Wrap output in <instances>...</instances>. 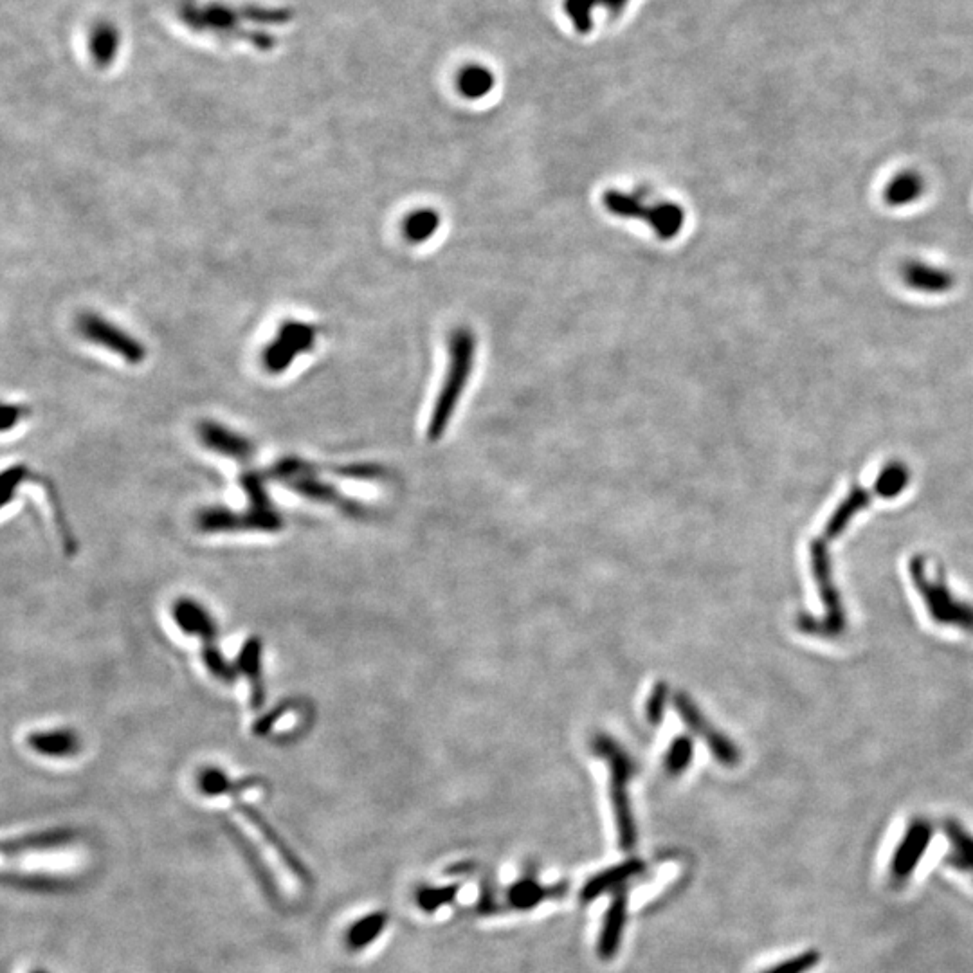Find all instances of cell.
<instances>
[{
	"label": "cell",
	"instance_id": "cell-1",
	"mask_svg": "<svg viewBox=\"0 0 973 973\" xmlns=\"http://www.w3.org/2000/svg\"><path fill=\"white\" fill-rule=\"evenodd\" d=\"M476 357V339L467 328H458L449 337V364L446 377L438 390L437 402L431 411L428 424V438L437 442L446 433L449 422L455 415L456 406L464 395L467 382L473 373Z\"/></svg>",
	"mask_w": 973,
	"mask_h": 973
},
{
	"label": "cell",
	"instance_id": "cell-2",
	"mask_svg": "<svg viewBox=\"0 0 973 973\" xmlns=\"http://www.w3.org/2000/svg\"><path fill=\"white\" fill-rule=\"evenodd\" d=\"M810 563L813 579L819 588L820 601L826 608V615L822 619H817L810 613H801L795 619V626L801 633L810 637H838L846 631L847 617L842 597L833 579V566L829 557L828 543L824 537H817L811 541Z\"/></svg>",
	"mask_w": 973,
	"mask_h": 973
},
{
	"label": "cell",
	"instance_id": "cell-3",
	"mask_svg": "<svg viewBox=\"0 0 973 973\" xmlns=\"http://www.w3.org/2000/svg\"><path fill=\"white\" fill-rule=\"evenodd\" d=\"M910 579L914 588L921 595V601L927 608L930 619L939 626L961 629L966 633H973V606L968 602L959 601L950 588L946 586L943 577L930 579L927 573V561L921 555H914L909 563Z\"/></svg>",
	"mask_w": 973,
	"mask_h": 973
},
{
	"label": "cell",
	"instance_id": "cell-4",
	"mask_svg": "<svg viewBox=\"0 0 973 973\" xmlns=\"http://www.w3.org/2000/svg\"><path fill=\"white\" fill-rule=\"evenodd\" d=\"M597 755L606 759L611 766V801L619 829L620 847L624 851H631L637 846V824L629 806L628 781L635 775L637 766L633 759L620 748L611 737L599 736L593 743Z\"/></svg>",
	"mask_w": 973,
	"mask_h": 973
},
{
	"label": "cell",
	"instance_id": "cell-5",
	"mask_svg": "<svg viewBox=\"0 0 973 973\" xmlns=\"http://www.w3.org/2000/svg\"><path fill=\"white\" fill-rule=\"evenodd\" d=\"M271 476L283 483L285 487H289L292 491L298 492L309 500L319 501V503H325V505H334L352 518H363L364 516L363 505H359L345 494H341L332 483L321 480L316 465L300 460L296 456L283 458L278 464L273 465Z\"/></svg>",
	"mask_w": 973,
	"mask_h": 973
},
{
	"label": "cell",
	"instance_id": "cell-6",
	"mask_svg": "<svg viewBox=\"0 0 973 973\" xmlns=\"http://www.w3.org/2000/svg\"><path fill=\"white\" fill-rule=\"evenodd\" d=\"M78 332L89 343L101 346L112 354L119 355L128 364H141L146 359V346L136 337L130 336L123 328L114 325L109 319L94 312H85L78 318Z\"/></svg>",
	"mask_w": 973,
	"mask_h": 973
},
{
	"label": "cell",
	"instance_id": "cell-7",
	"mask_svg": "<svg viewBox=\"0 0 973 973\" xmlns=\"http://www.w3.org/2000/svg\"><path fill=\"white\" fill-rule=\"evenodd\" d=\"M197 528L206 534H219V532H278L282 530L283 519L278 510L264 512L249 507L246 512H235V510L204 509L197 514Z\"/></svg>",
	"mask_w": 973,
	"mask_h": 973
},
{
	"label": "cell",
	"instance_id": "cell-8",
	"mask_svg": "<svg viewBox=\"0 0 973 973\" xmlns=\"http://www.w3.org/2000/svg\"><path fill=\"white\" fill-rule=\"evenodd\" d=\"M316 346V328L301 321H283L276 336L265 346L262 363L269 373H283L296 357Z\"/></svg>",
	"mask_w": 973,
	"mask_h": 973
},
{
	"label": "cell",
	"instance_id": "cell-9",
	"mask_svg": "<svg viewBox=\"0 0 973 973\" xmlns=\"http://www.w3.org/2000/svg\"><path fill=\"white\" fill-rule=\"evenodd\" d=\"M934 837V828L927 819H914L896 847L891 860V878L894 885H903L916 871L921 858L927 853Z\"/></svg>",
	"mask_w": 973,
	"mask_h": 973
},
{
	"label": "cell",
	"instance_id": "cell-10",
	"mask_svg": "<svg viewBox=\"0 0 973 973\" xmlns=\"http://www.w3.org/2000/svg\"><path fill=\"white\" fill-rule=\"evenodd\" d=\"M674 705L685 721V725L709 745L710 752L716 757L718 763L725 764V766L739 764V761H741L739 748L725 734H721L716 728L712 727L707 718L701 714L700 709L685 694H678L674 698Z\"/></svg>",
	"mask_w": 973,
	"mask_h": 973
},
{
	"label": "cell",
	"instance_id": "cell-11",
	"mask_svg": "<svg viewBox=\"0 0 973 973\" xmlns=\"http://www.w3.org/2000/svg\"><path fill=\"white\" fill-rule=\"evenodd\" d=\"M197 437L202 446L208 447L213 453L228 456L237 462H247L253 458L255 446L249 438L240 435L228 426L215 420H202L197 424Z\"/></svg>",
	"mask_w": 973,
	"mask_h": 973
},
{
	"label": "cell",
	"instance_id": "cell-12",
	"mask_svg": "<svg viewBox=\"0 0 973 973\" xmlns=\"http://www.w3.org/2000/svg\"><path fill=\"white\" fill-rule=\"evenodd\" d=\"M238 813H242L251 824L253 828L260 833V837L264 838L265 844L273 849L274 853L278 855V858L282 860V864L291 871L300 882L310 883V873L307 869V865L301 862L298 855L292 851L289 844L283 840L282 835L276 831V829L269 824V820L265 819L264 815L260 811L249 806V804H244V802L237 801Z\"/></svg>",
	"mask_w": 973,
	"mask_h": 973
},
{
	"label": "cell",
	"instance_id": "cell-13",
	"mask_svg": "<svg viewBox=\"0 0 973 973\" xmlns=\"http://www.w3.org/2000/svg\"><path fill=\"white\" fill-rule=\"evenodd\" d=\"M172 617L182 633L199 637L202 646L217 644L219 628L211 617L210 611L193 599H179L173 604Z\"/></svg>",
	"mask_w": 973,
	"mask_h": 973
},
{
	"label": "cell",
	"instance_id": "cell-14",
	"mask_svg": "<svg viewBox=\"0 0 973 973\" xmlns=\"http://www.w3.org/2000/svg\"><path fill=\"white\" fill-rule=\"evenodd\" d=\"M901 278L910 289L925 294H945L954 289L955 276L943 267L909 260L901 267Z\"/></svg>",
	"mask_w": 973,
	"mask_h": 973
},
{
	"label": "cell",
	"instance_id": "cell-15",
	"mask_svg": "<svg viewBox=\"0 0 973 973\" xmlns=\"http://www.w3.org/2000/svg\"><path fill=\"white\" fill-rule=\"evenodd\" d=\"M28 746L38 755L51 759L74 757L82 748V739L71 728L40 730L28 736Z\"/></svg>",
	"mask_w": 973,
	"mask_h": 973
},
{
	"label": "cell",
	"instance_id": "cell-16",
	"mask_svg": "<svg viewBox=\"0 0 973 973\" xmlns=\"http://www.w3.org/2000/svg\"><path fill=\"white\" fill-rule=\"evenodd\" d=\"M262 653H264L262 638L253 637L246 640L238 655V669L246 674L247 682L251 685V707L256 710L262 709L265 703Z\"/></svg>",
	"mask_w": 973,
	"mask_h": 973
},
{
	"label": "cell",
	"instance_id": "cell-17",
	"mask_svg": "<svg viewBox=\"0 0 973 973\" xmlns=\"http://www.w3.org/2000/svg\"><path fill=\"white\" fill-rule=\"evenodd\" d=\"M626 919H628V896H626V892L619 891L615 894V900L611 901L610 909L606 912L601 937H599V955L604 961H608L619 952Z\"/></svg>",
	"mask_w": 973,
	"mask_h": 973
},
{
	"label": "cell",
	"instance_id": "cell-18",
	"mask_svg": "<svg viewBox=\"0 0 973 973\" xmlns=\"http://www.w3.org/2000/svg\"><path fill=\"white\" fill-rule=\"evenodd\" d=\"M568 892V883H557L552 887H543L527 874L523 880L514 883L507 892V900L512 909L530 910L537 907L546 898H561Z\"/></svg>",
	"mask_w": 973,
	"mask_h": 973
},
{
	"label": "cell",
	"instance_id": "cell-19",
	"mask_svg": "<svg viewBox=\"0 0 973 973\" xmlns=\"http://www.w3.org/2000/svg\"><path fill=\"white\" fill-rule=\"evenodd\" d=\"M644 869H646V865L642 864L640 860H629V862H624V864L611 867L608 871H602L597 876H593L592 880H588L586 885L582 887V903H590L595 898H599L604 892L617 889L620 885L628 882L629 878L644 873Z\"/></svg>",
	"mask_w": 973,
	"mask_h": 973
},
{
	"label": "cell",
	"instance_id": "cell-20",
	"mask_svg": "<svg viewBox=\"0 0 973 973\" xmlns=\"http://www.w3.org/2000/svg\"><path fill=\"white\" fill-rule=\"evenodd\" d=\"M874 496L876 494L873 491H865L862 487L855 485L851 491L847 492L846 498L840 501V505L828 519V523L824 527V539L829 541V539L842 536L846 532V528L849 527V523L855 519L856 514L871 505Z\"/></svg>",
	"mask_w": 973,
	"mask_h": 973
},
{
	"label": "cell",
	"instance_id": "cell-21",
	"mask_svg": "<svg viewBox=\"0 0 973 973\" xmlns=\"http://www.w3.org/2000/svg\"><path fill=\"white\" fill-rule=\"evenodd\" d=\"M262 783L264 781L260 777H247V779L233 781L220 768H213V766L201 770L199 777H197L199 790L202 793H206V795H210V797H215V795L238 797L240 793L246 792L249 788H256V786H260Z\"/></svg>",
	"mask_w": 973,
	"mask_h": 973
},
{
	"label": "cell",
	"instance_id": "cell-22",
	"mask_svg": "<svg viewBox=\"0 0 973 973\" xmlns=\"http://www.w3.org/2000/svg\"><path fill=\"white\" fill-rule=\"evenodd\" d=\"M945 835L950 842V853L946 855V864L952 865L957 871L973 874V835L955 822L945 820Z\"/></svg>",
	"mask_w": 973,
	"mask_h": 973
},
{
	"label": "cell",
	"instance_id": "cell-23",
	"mask_svg": "<svg viewBox=\"0 0 973 973\" xmlns=\"http://www.w3.org/2000/svg\"><path fill=\"white\" fill-rule=\"evenodd\" d=\"M925 186V179L918 172L905 170L892 177L891 182L885 186L883 199L891 208H903L918 201L925 193Z\"/></svg>",
	"mask_w": 973,
	"mask_h": 973
},
{
	"label": "cell",
	"instance_id": "cell-24",
	"mask_svg": "<svg viewBox=\"0 0 973 973\" xmlns=\"http://www.w3.org/2000/svg\"><path fill=\"white\" fill-rule=\"evenodd\" d=\"M646 222L660 240H673L685 226V211L673 202H658L651 204Z\"/></svg>",
	"mask_w": 973,
	"mask_h": 973
},
{
	"label": "cell",
	"instance_id": "cell-25",
	"mask_svg": "<svg viewBox=\"0 0 973 973\" xmlns=\"http://www.w3.org/2000/svg\"><path fill=\"white\" fill-rule=\"evenodd\" d=\"M73 838L74 833L71 829H53V831H44V833H37V835H28V837L15 838L10 842H4L2 853L8 855V853H22V851L55 849V847L69 844Z\"/></svg>",
	"mask_w": 973,
	"mask_h": 973
},
{
	"label": "cell",
	"instance_id": "cell-26",
	"mask_svg": "<svg viewBox=\"0 0 973 973\" xmlns=\"http://www.w3.org/2000/svg\"><path fill=\"white\" fill-rule=\"evenodd\" d=\"M602 202H604V208L619 219H635L646 222L649 210H651V204H647L642 195L626 193V191H606L604 197H602Z\"/></svg>",
	"mask_w": 973,
	"mask_h": 973
},
{
	"label": "cell",
	"instance_id": "cell-27",
	"mask_svg": "<svg viewBox=\"0 0 973 973\" xmlns=\"http://www.w3.org/2000/svg\"><path fill=\"white\" fill-rule=\"evenodd\" d=\"M909 482V467L901 464V462H891V464L885 465L882 473L876 476L873 492L883 500H894L909 487Z\"/></svg>",
	"mask_w": 973,
	"mask_h": 973
},
{
	"label": "cell",
	"instance_id": "cell-28",
	"mask_svg": "<svg viewBox=\"0 0 973 973\" xmlns=\"http://www.w3.org/2000/svg\"><path fill=\"white\" fill-rule=\"evenodd\" d=\"M438 228H440V215L437 211L422 208L413 211L404 219L402 233L410 244H424L429 238L435 237Z\"/></svg>",
	"mask_w": 973,
	"mask_h": 973
},
{
	"label": "cell",
	"instance_id": "cell-29",
	"mask_svg": "<svg viewBox=\"0 0 973 973\" xmlns=\"http://www.w3.org/2000/svg\"><path fill=\"white\" fill-rule=\"evenodd\" d=\"M388 925V914L386 912H372L366 918L355 921L354 925L348 930L346 943L352 950H363L372 943L373 939L381 936L382 930Z\"/></svg>",
	"mask_w": 973,
	"mask_h": 973
},
{
	"label": "cell",
	"instance_id": "cell-30",
	"mask_svg": "<svg viewBox=\"0 0 973 973\" xmlns=\"http://www.w3.org/2000/svg\"><path fill=\"white\" fill-rule=\"evenodd\" d=\"M228 831L229 835L237 840L238 847L242 849V853H244V856H246L247 862H249V865H251V869L255 871L258 882L262 883L265 894H267L271 900H278V889H276V883L273 882V878H271V874H269L267 867H265L264 862H262V858H258V853H256V849L253 847V844H251V842H249V840H247V838L244 837V835H242V833H240L235 826H228Z\"/></svg>",
	"mask_w": 973,
	"mask_h": 973
},
{
	"label": "cell",
	"instance_id": "cell-31",
	"mask_svg": "<svg viewBox=\"0 0 973 973\" xmlns=\"http://www.w3.org/2000/svg\"><path fill=\"white\" fill-rule=\"evenodd\" d=\"M492 85H494L492 74L482 67H471L458 78V89L467 98H483L491 91Z\"/></svg>",
	"mask_w": 973,
	"mask_h": 973
},
{
	"label": "cell",
	"instance_id": "cell-32",
	"mask_svg": "<svg viewBox=\"0 0 973 973\" xmlns=\"http://www.w3.org/2000/svg\"><path fill=\"white\" fill-rule=\"evenodd\" d=\"M694 755V743L687 736L676 737L665 757V768L673 775H680L689 768Z\"/></svg>",
	"mask_w": 973,
	"mask_h": 973
},
{
	"label": "cell",
	"instance_id": "cell-33",
	"mask_svg": "<svg viewBox=\"0 0 973 973\" xmlns=\"http://www.w3.org/2000/svg\"><path fill=\"white\" fill-rule=\"evenodd\" d=\"M202 660H204V665L210 671L211 676H215L220 682H235L237 671L233 669V665L228 664V660L220 653L217 644L202 647Z\"/></svg>",
	"mask_w": 973,
	"mask_h": 973
},
{
	"label": "cell",
	"instance_id": "cell-34",
	"mask_svg": "<svg viewBox=\"0 0 973 973\" xmlns=\"http://www.w3.org/2000/svg\"><path fill=\"white\" fill-rule=\"evenodd\" d=\"M458 894V885H447V887H424L417 892V903L424 912H435V910L453 903Z\"/></svg>",
	"mask_w": 973,
	"mask_h": 973
},
{
	"label": "cell",
	"instance_id": "cell-35",
	"mask_svg": "<svg viewBox=\"0 0 973 973\" xmlns=\"http://www.w3.org/2000/svg\"><path fill=\"white\" fill-rule=\"evenodd\" d=\"M820 963V954L817 950H806L802 954L790 957L784 963L775 964L770 970L763 973H808Z\"/></svg>",
	"mask_w": 973,
	"mask_h": 973
},
{
	"label": "cell",
	"instance_id": "cell-36",
	"mask_svg": "<svg viewBox=\"0 0 973 973\" xmlns=\"http://www.w3.org/2000/svg\"><path fill=\"white\" fill-rule=\"evenodd\" d=\"M28 476V467H24V465H13V467L4 471L2 478H0V483H2L0 485V498H2V505L4 507L13 500V496H15V492L19 489L20 483L26 482Z\"/></svg>",
	"mask_w": 973,
	"mask_h": 973
},
{
	"label": "cell",
	"instance_id": "cell-37",
	"mask_svg": "<svg viewBox=\"0 0 973 973\" xmlns=\"http://www.w3.org/2000/svg\"><path fill=\"white\" fill-rule=\"evenodd\" d=\"M330 471H334L339 476H346V478H355V480H377V478L384 476V469L379 465L372 464L346 465V467H336V469H330Z\"/></svg>",
	"mask_w": 973,
	"mask_h": 973
},
{
	"label": "cell",
	"instance_id": "cell-38",
	"mask_svg": "<svg viewBox=\"0 0 973 973\" xmlns=\"http://www.w3.org/2000/svg\"><path fill=\"white\" fill-rule=\"evenodd\" d=\"M665 701H667V685L665 683H658L655 691L651 692V696H649L646 709L647 719L653 725H658L662 721V718H664Z\"/></svg>",
	"mask_w": 973,
	"mask_h": 973
},
{
	"label": "cell",
	"instance_id": "cell-39",
	"mask_svg": "<svg viewBox=\"0 0 973 973\" xmlns=\"http://www.w3.org/2000/svg\"><path fill=\"white\" fill-rule=\"evenodd\" d=\"M13 883H20L24 887H31V889H40V891H62V889H69L71 883L65 882V880H60V878H47V876H37V878H13Z\"/></svg>",
	"mask_w": 973,
	"mask_h": 973
},
{
	"label": "cell",
	"instance_id": "cell-40",
	"mask_svg": "<svg viewBox=\"0 0 973 973\" xmlns=\"http://www.w3.org/2000/svg\"><path fill=\"white\" fill-rule=\"evenodd\" d=\"M22 415H24V408L22 406L6 404L2 408V420H0L2 431H10L11 428H15L19 424V420L22 419Z\"/></svg>",
	"mask_w": 973,
	"mask_h": 973
},
{
	"label": "cell",
	"instance_id": "cell-41",
	"mask_svg": "<svg viewBox=\"0 0 973 973\" xmlns=\"http://www.w3.org/2000/svg\"><path fill=\"white\" fill-rule=\"evenodd\" d=\"M33 973H47V972H42V970H37V972H33Z\"/></svg>",
	"mask_w": 973,
	"mask_h": 973
}]
</instances>
